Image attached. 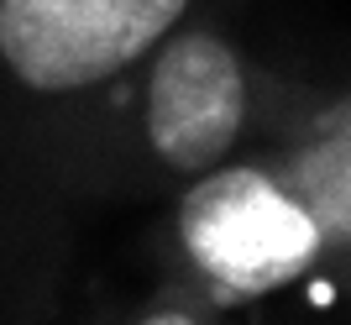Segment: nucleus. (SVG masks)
<instances>
[{
	"instance_id": "nucleus-1",
	"label": "nucleus",
	"mask_w": 351,
	"mask_h": 325,
	"mask_svg": "<svg viewBox=\"0 0 351 325\" xmlns=\"http://www.w3.org/2000/svg\"><path fill=\"white\" fill-rule=\"evenodd\" d=\"M273 105V79L236 37L231 5L199 0L89 110L53 173L47 205L173 200L257 147Z\"/></svg>"
},
{
	"instance_id": "nucleus-2",
	"label": "nucleus",
	"mask_w": 351,
	"mask_h": 325,
	"mask_svg": "<svg viewBox=\"0 0 351 325\" xmlns=\"http://www.w3.org/2000/svg\"><path fill=\"white\" fill-rule=\"evenodd\" d=\"M194 5L0 0V205L21 210L53 194V173L89 110Z\"/></svg>"
},
{
	"instance_id": "nucleus-6",
	"label": "nucleus",
	"mask_w": 351,
	"mask_h": 325,
	"mask_svg": "<svg viewBox=\"0 0 351 325\" xmlns=\"http://www.w3.org/2000/svg\"><path fill=\"white\" fill-rule=\"evenodd\" d=\"M47 315H53V278H37L16 310V325H47Z\"/></svg>"
},
{
	"instance_id": "nucleus-4",
	"label": "nucleus",
	"mask_w": 351,
	"mask_h": 325,
	"mask_svg": "<svg viewBox=\"0 0 351 325\" xmlns=\"http://www.w3.org/2000/svg\"><path fill=\"white\" fill-rule=\"evenodd\" d=\"M330 231V257H351V100L304 110L283 142H273Z\"/></svg>"
},
{
	"instance_id": "nucleus-5",
	"label": "nucleus",
	"mask_w": 351,
	"mask_h": 325,
	"mask_svg": "<svg viewBox=\"0 0 351 325\" xmlns=\"http://www.w3.org/2000/svg\"><path fill=\"white\" fill-rule=\"evenodd\" d=\"M100 325H220V310L210 304L205 294H194L189 283L162 278L132 315H121V320H100Z\"/></svg>"
},
{
	"instance_id": "nucleus-3",
	"label": "nucleus",
	"mask_w": 351,
	"mask_h": 325,
	"mask_svg": "<svg viewBox=\"0 0 351 325\" xmlns=\"http://www.w3.org/2000/svg\"><path fill=\"white\" fill-rule=\"evenodd\" d=\"M168 278L215 310L283 294L330 263V231L278 152H241L173 194Z\"/></svg>"
}]
</instances>
